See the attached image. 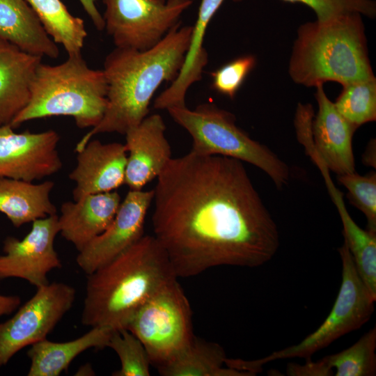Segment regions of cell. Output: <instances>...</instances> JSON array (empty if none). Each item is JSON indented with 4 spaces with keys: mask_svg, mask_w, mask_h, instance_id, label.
Returning a JSON list of instances; mask_svg holds the SVG:
<instances>
[{
    "mask_svg": "<svg viewBox=\"0 0 376 376\" xmlns=\"http://www.w3.org/2000/svg\"><path fill=\"white\" fill-rule=\"evenodd\" d=\"M152 190L154 236L178 278L257 267L279 249L278 227L240 160L190 151L170 160Z\"/></svg>",
    "mask_w": 376,
    "mask_h": 376,
    "instance_id": "1",
    "label": "cell"
},
{
    "mask_svg": "<svg viewBox=\"0 0 376 376\" xmlns=\"http://www.w3.org/2000/svg\"><path fill=\"white\" fill-rule=\"evenodd\" d=\"M180 24L148 49L116 47L106 56L102 70L107 84V106L101 121L77 143L76 152L93 136L125 134L148 116L155 93L163 82L175 80L184 62L192 26Z\"/></svg>",
    "mask_w": 376,
    "mask_h": 376,
    "instance_id": "2",
    "label": "cell"
},
{
    "mask_svg": "<svg viewBox=\"0 0 376 376\" xmlns=\"http://www.w3.org/2000/svg\"><path fill=\"white\" fill-rule=\"evenodd\" d=\"M178 279L154 235H143L110 262L87 274L82 324L126 329L151 296Z\"/></svg>",
    "mask_w": 376,
    "mask_h": 376,
    "instance_id": "3",
    "label": "cell"
},
{
    "mask_svg": "<svg viewBox=\"0 0 376 376\" xmlns=\"http://www.w3.org/2000/svg\"><path fill=\"white\" fill-rule=\"evenodd\" d=\"M288 71L294 82L306 87L327 81L344 86L375 77L361 15L300 25Z\"/></svg>",
    "mask_w": 376,
    "mask_h": 376,
    "instance_id": "4",
    "label": "cell"
},
{
    "mask_svg": "<svg viewBox=\"0 0 376 376\" xmlns=\"http://www.w3.org/2000/svg\"><path fill=\"white\" fill-rule=\"evenodd\" d=\"M107 84L102 70L89 68L81 54L63 63L39 64L26 106L10 123L17 127L34 119L70 116L81 129L94 127L107 106Z\"/></svg>",
    "mask_w": 376,
    "mask_h": 376,
    "instance_id": "5",
    "label": "cell"
},
{
    "mask_svg": "<svg viewBox=\"0 0 376 376\" xmlns=\"http://www.w3.org/2000/svg\"><path fill=\"white\" fill-rule=\"evenodd\" d=\"M167 111L190 134L191 152L202 156H225L251 164L264 171L278 189L288 184V165L268 147L252 139L237 127L232 113L212 103L201 104L194 109L183 106L171 107Z\"/></svg>",
    "mask_w": 376,
    "mask_h": 376,
    "instance_id": "6",
    "label": "cell"
},
{
    "mask_svg": "<svg viewBox=\"0 0 376 376\" xmlns=\"http://www.w3.org/2000/svg\"><path fill=\"white\" fill-rule=\"evenodd\" d=\"M342 262V281L336 301L320 327L298 344L273 352L265 357L246 361L230 359L229 366L256 375L269 362L286 359L310 357L338 338L359 329L374 311V299L359 277L347 244L338 249Z\"/></svg>",
    "mask_w": 376,
    "mask_h": 376,
    "instance_id": "7",
    "label": "cell"
},
{
    "mask_svg": "<svg viewBox=\"0 0 376 376\" xmlns=\"http://www.w3.org/2000/svg\"><path fill=\"white\" fill-rule=\"evenodd\" d=\"M177 279L145 301L126 328L143 343L156 368L185 348L194 337L191 306Z\"/></svg>",
    "mask_w": 376,
    "mask_h": 376,
    "instance_id": "8",
    "label": "cell"
},
{
    "mask_svg": "<svg viewBox=\"0 0 376 376\" xmlns=\"http://www.w3.org/2000/svg\"><path fill=\"white\" fill-rule=\"evenodd\" d=\"M104 29L118 48L139 51L157 44L180 22L192 0H102Z\"/></svg>",
    "mask_w": 376,
    "mask_h": 376,
    "instance_id": "9",
    "label": "cell"
},
{
    "mask_svg": "<svg viewBox=\"0 0 376 376\" xmlns=\"http://www.w3.org/2000/svg\"><path fill=\"white\" fill-rule=\"evenodd\" d=\"M76 290L54 282L38 288L15 315L0 323V368L25 347L47 338L72 306Z\"/></svg>",
    "mask_w": 376,
    "mask_h": 376,
    "instance_id": "10",
    "label": "cell"
},
{
    "mask_svg": "<svg viewBox=\"0 0 376 376\" xmlns=\"http://www.w3.org/2000/svg\"><path fill=\"white\" fill-rule=\"evenodd\" d=\"M59 231L56 214L33 221L31 230L22 240L7 237L5 254L0 256V279H24L36 288L48 284L47 274L62 267L54 248Z\"/></svg>",
    "mask_w": 376,
    "mask_h": 376,
    "instance_id": "11",
    "label": "cell"
},
{
    "mask_svg": "<svg viewBox=\"0 0 376 376\" xmlns=\"http://www.w3.org/2000/svg\"><path fill=\"white\" fill-rule=\"evenodd\" d=\"M13 129L10 125L0 126V177L33 182L61 169L56 131L17 133Z\"/></svg>",
    "mask_w": 376,
    "mask_h": 376,
    "instance_id": "12",
    "label": "cell"
},
{
    "mask_svg": "<svg viewBox=\"0 0 376 376\" xmlns=\"http://www.w3.org/2000/svg\"><path fill=\"white\" fill-rule=\"evenodd\" d=\"M153 194V190L128 191L109 226L79 251L76 262L86 275L110 262L143 235Z\"/></svg>",
    "mask_w": 376,
    "mask_h": 376,
    "instance_id": "13",
    "label": "cell"
},
{
    "mask_svg": "<svg viewBox=\"0 0 376 376\" xmlns=\"http://www.w3.org/2000/svg\"><path fill=\"white\" fill-rule=\"evenodd\" d=\"M165 130L162 117L155 113L148 115L125 133L127 157L125 184L130 190H142L157 178L172 159Z\"/></svg>",
    "mask_w": 376,
    "mask_h": 376,
    "instance_id": "14",
    "label": "cell"
},
{
    "mask_svg": "<svg viewBox=\"0 0 376 376\" xmlns=\"http://www.w3.org/2000/svg\"><path fill=\"white\" fill-rule=\"evenodd\" d=\"M77 165L69 174L76 184L73 199L112 191L125 184L127 152L125 144L91 139L77 152Z\"/></svg>",
    "mask_w": 376,
    "mask_h": 376,
    "instance_id": "15",
    "label": "cell"
},
{
    "mask_svg": "<svg viewBox=\"0 0 376 376\" xmlns=\"http://www.w3.org/2000/svg\"><path fill=\"white\" fill-rule=\"evenodd\" d=\"M315 88L318 111L312 121V146L329 171L338 175L353 173L352 137L357 128L337 111L322 84Z\"/></svg>",
    "mask_w": 376,
    "mask_h": 376,
    "instance_id": "16",
    "label": "cell"
},
{
    "mask_svg": "<svg viewBox=\"0 0 376 376\" xmlns=\"http://www.w3.org/2000/svg\"><path fill=\"white\" fill-rule=\"evenodd\" d=\"M121 201L119 194L112 191L63 203L58 216L59 233L79 251L109 226Z\"/></svg>",
    "mask_w": 376,
    "mask_h": 376,
    "instance_id": "17",
    "label": "cell"
},
{
    "mask_svg": "<svg viewBox=\"0 0 376 376\" xmlns=\"http://www.w3.org/2000/svg\"><path fill=\"white\" fill-rule=\"evenodd\" d=\"M42 57L0 38V126L10 125L26 106Z\"/></svg>",
    "mask_w": 376,
    "mask_h": 376,
    "instance_id": "18",
    "label": "cell"
},
{
    "mask_svg": "<svg viewBox=\"0 0 376 376\" xmlns=\"http://www.w3.org/2000/svg\"><path fill=\"white\" fill-rule=\"evenodd\" d=\"M224 0H201L197 19L192 26L188 49L177 77L155 100L153 107L166 109L185 105V95L189 87L201 79L207 63V53L203 40L209 23Z\"/></svg>",
    "mask_w": 376,
    "mask_h": 376,
    "instance_id": "19",
    "label": "cell"
},
{
    "mask_svg": "<svg viewBox=\"0 0 376 376\" xmlns=\"http://www.w3.org/2000/svg\"><path fill=\"white\" fill-rule=\"evenodd\" d=\"M0 38L42 58H56L60 54L26 0H0Z\"/></svg>",
    "mask_w": 376,
    "mask_h": 376,
    "instance_id": "20",
    "label": "cell"
},
{
    "mask_svg": "<svg viewBox=\"0 0 376 376\" xmlns=\"http://www.w3.org/2000/svg\"><path fill=\"white\" fill-rule=\"evenodd\" d=\"M91 328L81 336L70 341L54 342L46 338L31 345L27 352L31 361L27 375H60L81 353L91 348L107 347L114 329L108 327Z\"/></svg>",
    "mask_w": 376,
    "mask_h": 376,
    "instance_id": "21",
    "label": "cell"
},
{
    "mask_svg": "<svg viewBox=\"0 0 376 376\" xmlns=\"http://www.w3.org/2000/svg\"><path fill=\"white\" fill-rule=\"evenodd\" d=\"M54 186L51 180L36 184L0 177V212L16 228L56 214V206L50 199Z\"/></svg>",
    "mask_w": 376,
    "mask_h": 376,
    "instance_id": "22",
    "label": "cell"
},
{
    "mask_svg": "<svg viewBox=\"0 0 376 376\" xmlns=\"http://www.w3.org/2000/svg\"><path fill=\"white\" fill-rule=\"evenodd\" d=\"M226 358L219 344L194 336L185 348L156 369L163 376H251L249 373L224 367Z\"/></svg>",
    "mask_w": 376,
    "mask_h": 376,
    "instance_id": "23",
    "label": "cell"
},
{
    "mask_svg": "<svg viewBox=\"0 0 376 376\" xmlns=\"http://www.w3.org/2000/svg\"><path fill=\"white\" fill-rule=\"evenodd\" d=\"M51 38L68 56L81 54L87 32L84 20L72 15L61 0H26Z\"/></svg>",
    "mask_w": 376,
    "mask_h": 376,
    "instance_id": "24",
    "label": "cell"
},
{
    "mask_svg": "<svg viewBox=\"0 0 376 376\" xmlns=\"http://www.w3.org/2000/svg\"><path fill=\"white\" fill-rule=\"evenodd\" d=\"M347 244L359 277L376 299V232L359 227L347 208L338 211Z\"/></svg>",
    "mask_w": 376,
    "mask_h": 376,
    "instance_id": "25",
    "label": "cell"
},
{
    "mask_svg": "<svg viewBox=\"0 0 376 376\" xmlns=\"http://www.w3.org/2000/svg\"><path fill=\"white\" fill-rule=\"evenodd\" d=\"M376 329L364 334L354 344L338 353L324 357L335 376L376 375Z\"/></svg>",
    "mask_w": 376,
    "mask_h": 376,
    "instance_id": "26",
    "label": "cell"
},
{
    "mask_svg": "<svg viewBox=\"0 0 376 376\" xmlns=\"http://www.w3.org/2000/svg\"><path fill=\"white\" fill-rule=\"evenodd\" d=\"M337 111L352 125L359 126L376 120V79L351 83L334 102Z\"/></svg>",
    "mask_w": 376,
    "mask_h": 376,
    "instance_id": "27",
    "label": "cell"
},
{
    "mask_svg": "<svg viewBox=\"0 0 376 376\" xmlns=\"http://www.w3.org/2000/svg\"><path fill=\"white\" fill-rule=\"evenodd\" d=\"M118 355L120 368L113 376H150V360L141 340L127 329L114 330L108 346Z\"/></svg>",
    "mask_w": 376,
    "mask_h": 376,
    "instance_id": "28",
    "label": "cell"
},
{
    "mask_svg": "<svg viewBox=\"0 0 376 376\" xmlns=\"http://www.w3.org/2000/svg\"><path fill=\"white\" fill-rule=\"evenodd\" d=\"M337 179L347 189L350 202L365 215L367 219L366 229L376 232L375 172L361 175L354 171L338 175Z\"/></svg>",
    "mask_w": 376,
    "mask_h": 376,
    "instance_id": "29",
    "label": "cell"
},
{
    "mask_svg": "<svg viewBox=\"0 0 376 376\" xmlns=\"http://www.w3.org/2000/svg\"><path fill=\"white\" fill-rule=\"evenodd\" d=\"M238 2L242 0H233ZM307 6L316 15L319 22H326L349 13H359L373 19L376 15L374 0H282Z\"/></svg>",
    "mask_w": 376,
    "mask_h": 376,
    "instance_id": "30",
    "label": "cell"
},
{
    "mask_svg": "<svg viewBox=\"0 0 376 376\" xmlns=\"http://www.w3.org/2000/svg\"><path fill=\"white\" fill-rule=\"evenodd\" d=\"M255 65L256 58L252 55L234 59L211 72L212 88L233 99Z\"/></svg>",
    "mask_w": 376,
    "mask_h": 376,
    "instance_id": "31",
    "label": "cell"
},
{
    "mask_svg": "<svg viewBox=\"0 0 376 376\" xmlns=\"http://www.w3.org/2000/svg\"><path fill=\"white\" fill-rule=\"evenodd\" d=\"M307 359L304 364L290 363L287 366L286 373L290 376H331L333 369L327 364L324 358L317 361Z\"/></svg>",
    "mask_w": 376,
    "mask_h": 376,
    "instance_id": "32",
    "label": "cell"
},
{
    "mask_svg": "<svg viewBox=\"0 0 376 376\" xmlns=\"http://www.w3.org/2000/svg\"><path fill=\"white\" fill-rule=\"evenodd\" d=\"M85 12L89 16L93 25L97 31L104 29V21L103 16L99 12L96 5V0H79Z\"/></svg>",
    "mask_w": 376,
    "mask_h": 376,
    "instance_id": "33",
    "label": "cell"
},
{
    "mask_svg": "<svg viewBox=\"0 0 376 376\" xmlns=\"http://www.w3.org/2000/svg\"><path fill=\"white\" fill-rule=\"evenodd\" d=\"M21 304V298L17 295H0V317L12 313Z\"/></svg>",
    "mask_w": 376,
    "mask_h": 376,
    "instance_id": "34",
    "label": "cell"
},
{
    "mask_svg": "<svg viewBox=\"0 0 376 376\" xmlns=\"http://www.w3.org/2000/svg\"><path fill=\"white\" fill-rule=\"evenodd\" d=\"M77 373H79L78 375H94V371L93 370L91 366H89L88 364H86L85 366L80 367L79 370Z\"/></svg>",
    "mask_w": 376,
    "mask_h": 376,
    "instance_id": "35",
    "label": "cell"
}]
</instances>
